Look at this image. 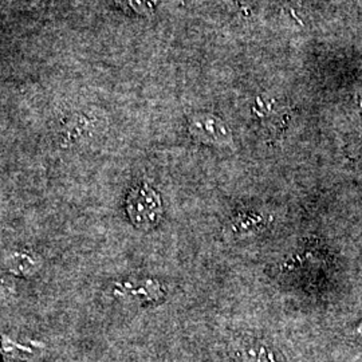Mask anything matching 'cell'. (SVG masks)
<instances>
[{"mask_svg": "<svg viewBox=\"0 0 362 362\" xmlns=\"http://www.w3.org/2000/svg\"><path fill=\"white\" fill-rule=\"evenodd\" d=\"M125 211L134 228L148 233L160 224L164 206L158 191L143 181L132 187L125 200Z\"/></svg>", "mask_w": 362, "mask_h": 362, "instance_id": "1", "label": "cell"}, {"mask_svg": "<svg viewBox=\"0 0 362 362\" xmlns=\"http://www.w3.org/2000/svg\"><path fill=\"white\" fill-rule=\"evenodd\" d=\"M188 130L194 140L207 145H226L230 143L231 134L227 125L212 115H194L189 118Z\"/></svg>", "mask_w": 362, "mask_h": 362, "instance_id": "2", "label": "cell"}, {"mask_svg": "<svg viewBox=\"0 0 362 362\" xmlns=\"http://www.w3.org/2000/svg\"><path fill=\"white\" fill-rule=\"evenodd\" d=\"M3 267L19 278H33L43 267V259L31 250H8L3 257Z\"/></svg>", "mask_w": 362, "mask_h": 362, "instance_id": "3", "label": "cell"}, {"mask_svg": "<svg viewBox=\"0 0 362 362\" xmlns=\"http://www.w3.org/2000/svg\"><path fill=\"white\" fill-rule=\"evenodd\" d=\"M238 358L242 362H276L272 350L255 341L242 344L238 350Z\"/></svg>", "mask_w": 362, "mask_h": 362, "instance_id": "4", "label": "cell"}, {"mask_svg": "<svg viewBox=\"0 0 362 362\" xmlns=\"http://www.w3.org/2000/svg\"><path fill=\"white\" fill-rule=\"evenodd\" d=\"M356 332L362 336V324H360L358 326H357V330H356Z\"/></svg>", "mask_w": 362, "mask_h": 362, "instance_id": "5", "label": "cell"}]
</instances>
